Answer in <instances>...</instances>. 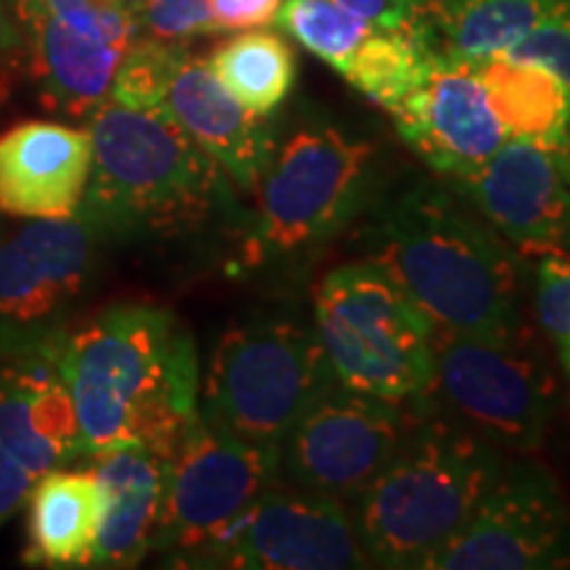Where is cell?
<instances>
[{
  "instance_id": "cell-1",
  "label": "cell",
  "mask_w": 570,
  "mask_h": 570,
  "mask_svg": "<svg viewBox=\"0 0 570 570\" xmlns=\"http://www.w3.org/2000/svg\"><path fill=\"white\" fill-rule=\"evenodd\" d=\"M48 356L75 399L85 454L140 444L173 458L198 407L190 331L156 304H114L63 333Z\"/></svg>"
},
{
  "instance_id": "cell-2",
  "label": "cell",
  "mask_w": 570,
  "mask_h": 570,
  "mask_svg": "<svg viewBox=\"0 0 570 570\" xmlns=\"http://www.w3.org/2000/svg\"><path fill=\"white\" fill-rule=\"evenodd\" d=\"M373 262L439 331L520 333V256L458 190L399 194L375 219Z\"/></svg>"
},
{
  "instance_id": "cell-3",
  "label": "cell",
  "mask_w": 570,
  "mask_h": 570,
  "mask_svg": "<svg viewBox=\"0 0 570 570\" xmlns=\"http://www.w3.org/2000/svg\"><path fill=\"white\" fill-rule=\"evenodd\" d=\"M88 122L92 164L77 217L98 240L173 238L230 202L219 164L164 106L127 109L106 98Z\"/></svg>"
},
{
  "instance_id": "cell-4",
  "label": "cell",
  "mask_w": 570,
  "mask_h": 570,
  "mask_svg": "<svg viewBox=\"0 0 570 570\" xmlns=\"http://www.w3.org/2000/svg\"><path fill=\"white\" fill-rule=\"evenodd\" d=\"M494 444L454 420H417L389 465L348 504L370 566L423 568L502 470Z\"/></svg>"
},
{
  "instance_id": "cell-5",
  "label": "cell",
  "mask_w": 570,
  "mask_h": 570,
  "mask_svg": "<svg viewBox=\"0 0 570 570\" xmlns=\"http://www.w3.org/2000/svg\"><path fill=\"white\" fill-rule=\"evenodd\" d=\"M315 331L341 386L425 417L436 391V327L375 262L327 273Z\"/></svg>"
},
{
  "instance_id": "cell-6",
  "label": "cell",
  "mask_w": 570,
  "mask_h": 570,
  "mask_svg": "<svg viewBox=\"0 0 570 570\" xmlns=\"http://www.w3.org/2000/svg\"><path fill=\"white\" fill-rule=\"evenodd\" d=\"M331 383L336 375L315 327L283 317L254 320L217 341L198 407L235 439L277 446Z\"/></svg>"
},
{
  "instance_id": "cell-7",
  "label": "cell",
  "mask_w": 570,
  "mask_h": 570,
  "mask_svg": "<svg viewBox=\"0 0 570 570\" xmlns=\"http://www.w3.org/2000/svg\"><path fill=\"white\" fill-rule=\"evenodd\" d=\"M436 391L454 423L497 449L533 452L558 410V381L537 352L512 336L439 331Z\"/></svg>"
},
{
  "instance_id": "cell-8",
  "label": "cell",
  "mask_w": 570,
  "mask_h": 570,
  "mask_svg": "<svg viewBox=\"0 0 570 570\" xmlns=\"http://www.w3.org/2000/svg\"><path fill=\"white\" fill-rule=\"evenodd\" d=\"M277 479V446L235 439L198 412L167 460L154 550L190 566Z\"/></svg>"
},
{
  "instance_id": "cell-9",
  "label": "cell",
  "mask_w": 570,
  "mask_h": 570,
  "mask_svg": "<svg viewBox=\"0 0 570 570\" xmlns=\"http://www.w3.org/2000/svg\"><path fill=\"white\" fill-rule=\"evenodd\" d=\"M373 161V146L338 127H302L291 135L256 188V244L291 254L336 233L365 198Z\"/></svg>"
},
{
  "instance_id": "cell-10",
  "label": "cell",
  "mask_w": 570,
  "mask_h": 570,
  "mask_svg": "<svg viewBox=\"0 0 570 570\" xmlns=\"http://www.w3.org/2000/svg\"><path fill=\"white\" fill-rule=\"evenodd\" d=\"M98 244L77 214L35 219L0 244V356L59 344L96 277Z\"/></svg>"
},
{
  "instance_id": "cell-11",
  "label": "cell",
  "mask_w": 570,
  "mask_h": 570,
  "mask_svg": "<svg viewBox=\"0 0 570 570\" xmlns=\"http://www.w3.org/2000/svg\"><path fill=\"white\" fill-rule=\"evenodd\" d=\"M423 417L331 383L277 444V475L309 494L352 504Z\"/></svg>"
},
{
  "instance_id": "cell-12",
  "label": "cell",
  "mask_w": 570,
  "mask_h": 570,
  "mask_svg": "<svg viewBox=\"0 0 570 570\" xmlns=\"http://www.w3.org/2000/svg\"><path fill=\"white\" fill-rule=\"evenodd\" d=\"M570 568V504L560 483L533 460L504 462L468 523L425 570Z\"/></svg>"
},
{
  "instance_id": "cell-13",
  "label": "cell",
  "mask_w": 570,
  "mask_h": 570,
  "mask_svg": "<svg viewBox=\"0 0 570 570\" xmlns=\"http://www.w3.org/2000/svg\"><path fill=\"white\" fill-rule=\"evenodd\" d=\"M190 566L348 570L367 568L370 562L346 504L309 494L277 479L223 537L196 554Z\"/></svg>"
},
{
  "instance_id": "cell-14",
  "label": "cell",
  "mask_w": 570,
  "mask_h": 570,
  "mask_svg": "<svg viewBox=\"0 0 570 570\" xmlns=\"http://www.w3.org/2000/svg\"><path fill=\"white\" fill-rule=\"evenodd\" d=\"M449 183L515 252H570V185L544 148L504 138L491 159Z\"/></svg>"
},
{
  "instance_id": "cell-15",
  "label": "cell",
  "mask_w": 570,
  "mask_h": 570,
  "mask_svg": "<svg viewBox=\"0 0 570 570\" xmlns=\"http://www.w3.org/2000/svg\"><path fill=\"white\" fill-rule=\"evenodd\" d=\"M391 117L402 140L446 180L481 167L508 138L473 63L441 53L423 82L391 109Z\"/></svg>"
},
{
  "instance_id": "cell-16",
  "label": "cell",
  "mask_w": 570,
  "mask_h": 570,
  "mask_svg": "<svg viewBox=\"0 0 570 570\" xmlns=\"http://www.w3.org/2000/svg\"><path fill=\"white\" fill-rule=\"evenodd\" d=\"M88 130L21 122L0 135V212L21 219H67L90 177Z\"/></svg>"
},
{
  "instance_id": "cell-17",
  "label": "cell",
  "mask_w": 570,
  "mask_h": 570,
  "mask_svg": "<svg viewBox=\"0 0 570 570\" xmlns=\"http://www.w3.org/2000/svg\"><path fill=\"white\" fill-rule=\"evenodd\" d=\"M0 446L35 479L85 454L75 399L48 354L0 356Z\"/></svg>"
},
{
  "instance_id": "cell-18",
  "label": "cell",
  "mask_w": 570,
  "mask_h": 570,
  "mask_svg": "<svg viewBox=\"0 0 570 570\" xmlns=\"http://www.w3.org/2000/svg\"><path fill=\"white\" fill-rule=\"evenodd\" d=\"M161 106L238 188H259L275 156L273 130L262 114L235 101L206 59L185 56Z\"/></svg>"
},
{
  "instance_id": "cell-19",
  "label": "cell",
  "mask_w": 570,
  "mask_h": 570,
  "mask_svg": "<svg viewBox=\"0 0 570 570\" xmlns=\"http://www.w3.org/2000/svg\"><path fill=\"white\" fill-rule=\"evenodd\" d=\"M85 458L106 497L90 568H135L154 550L167 460L140 444L96 449Z\"/></svg>"
},
{
  "instance_id": "cell-20",
  "label": "cell",
  "mask_w": 570,
  "mask_h": 570,
  "mask_svg": "<svg viewBox=\"0 0 570 570\" xmlns=\"http://www.w3.org/2000/svg\"><path fill=\"white\" fill-rule=\"evenodd\" d=\"M24 32L30 38L32 80L40 104L63 117L88 119L109 98L114 71L125 51L71 30L35 6Z\"/></svg>"
},
{
  "instance_id": "cell-21",
  "label": "cell",
  "mask_w": 570,
  "mask_h": 570,
  "mask_svg": "<svg viewBox=\"0 0 570 570\" xmlns=\"http://www.w3.org/2000/svg\"><path fill=\"white\" fill-rule=\"evenodd\" d=\"M27 562L46 568H90L106 510L101 483L90 470L56 468L35 479Z\"/></svg>"
},
{
  "instance_id": "cell-22",
  "label": "cell",
  "mask_w": 570,
  "mask_h": 570,
  "mask_svg": "<svg viewBox=\"0 0 570 570\" xmlns=\"http://www.w3.org/2000/svg\"><path fill=\"white\" fill-rule=\"evenodd\" d=\"M570 11V0H423V35L446 59L502 56L539 24Z\"/></svg>"
},
{
  "instance_id": "cell-23",
  "label": "cell",
  "mask_w": 570,
  "mask_h": 570,
  "mask_svg": "<svg viewBox=\"0 0 570 570\" xmlns=\"http://www.w3.org/2000/svg\"><path fill=\"white\" fill-rule=\"evenodd\" d=\"M487 101L508 138L554 154L570 135V92L552 71L504 56L473 63Z\"/></svg>"
},
{
  "instance_id": "cell-24",
  "label": "cell",
  "mask_w": 570,
  "mask_h": 570,
  "mask_svg": "<svg viewBox=\"0 0 570 570\" xmlns=\"http://www.w3.org/2000/svg\"><path fill=\"white\" fill-rule=\"evenodd\" d=\"M206 63L235 101L262 117L273 114L296 85V56L275 32L235 35L219 42Z\"/></svg>"
},
{
  "instance_id": "cell-25",
  "label": "cell",
  "mask_w": 570,
  "mask_h": 570,
  "mask_svg": "<svg viewBox=\"0 0 570 570\" xmlns=\"http://www.w3.org/2000/svg\"><path fill=\"white\" fill-rule=\"evenodd\" d=\"M436 56L420 32H370L338 75L391 111L423 82Z\"/></svg>"
},
{
  "instance_id": "cell-26",
  "label": "cell",
  "mask_w": 570,
  "mask_h": 570,
  "mask_svg": "<svg viewBox=\"0 0 570 570\" xmlns=\"http://www.w3.org/2000/svg\"><path fill=\"white\" fill-rule=\"evenodd\" d=\"M275 21L336 71L344 69L348 56L373 32L336 0H283Z\"/></svg>"
},
{
  "instance_id": "cell-27",
  "label": "cell",
  "mask_w": 570,
  "mask_h": 570,
  "mask_svg": "<svg viewBox=\"0 0 570 570\" xmlns=\"http://www.w3.org/2000/svg\"><path fill=\"white\" fill-rule=\"evenodd\" d=\"M188 48L185 42L156 38H135L111 80V101L127 109H156L164 104L169 82L180 67Z\"/></svg>"
},
{
  "instance_id": "cell-28",
  "label": "cell",
  "mask_w": 570,
  "mask_h": 570,
  "mask_svg": "<svg viewBox=\"0 0 570 570\" xmlns=\"http://www.w3.org/2000/svg\"><path fill=\"white\" fill-rule=\"evenodd\" d=\"M537 259L539 325L560 352L570 341V252H547Z\"/></svg>"
},
{
  "instance_id": "cell-29",
  "label": "cell",
  "mask_w": 570,
  "mask_h": 570,
  "mask_svg": "<svg viewBox=\"0 0 570 570\" xmlns=\"http://www.w3.org/2000/svg\"><path fill=\"white\" fill-rule=\"evenodd\" d=\"M138 27H146L151 38L167 42L217 32L206 0H148L138 13Z\"/></svg>"
},
{
  "instance_id": "cell-30",
  "label": "cell",
  "mask_w": 570,
  "mask_h": 570,
  "mask_svg": "<svg viewBox=\"0 0 570 570\" xmlns=\"http://www.w3.org/2000/svg\"><path fill=\"white\" fill-rule=\"evenodd\" d=\"M510 61L537 63L552 71L570 92V11L560 13L537 30H531L525 38H520L515 46L502 53Z\"/></svg>"
},
{
  "instance_id": "cell-31",
  "label": "cell",
  "mask_w": 570,
  "mask_h": 570,
  "mask_svg": "<svg viewBox=\"0 0 570 570\" xmlns=\"http://www.w3.org/2000/svg\"><path fill=\"white\" fill-rule=\"evenodd\" d=\"M373 32H420L423 0H336Z\"/></svg>"
},
{
  "instance_id": "cell-32",
  "label": "cell",
  "mask_w": 570,
  "mask_h": 570,
  "mask_svg": "<svg viewBox=\"0 0 570 570\" xmlns=\"http://www.w3.org/2000/svg\"><path fill=\"white\" fill-rule=\"evenodd\" d=\"M217 32H244L273 24L283 0H206Z\"/></svg>"
},
{
  "instance_id": "cell-33",
  "label": "cell",
  "mask_w": 570,
  "mask_h": 570,
  "mask_svg": "<svg viewBox=\"0 0 570 570\" xmlns=\"http://www.w3.org/2000/svg\"><path fill=\"white\" fill-rule=\"evenodd\" d=\"M35 483V475L13 454L0 446V525H6L17 515V510L27 502Z\"/></svg>"
},
{
  "instance_id": "cell-34",
  "label": "cell",
  "mask_w": 570,
  "mask_h": 570,
  "mask_svg": "<svg viewBox=\"0 0 570 570\" xmlns=\"http://www.w3.org/2000/svg\"><path fill=\"white\" fill-rule=\"evenodd\" d=\"M21 46H24V35H21L17 21L11 19V13L0 3V75L17 69Z\"/></svg>"
},
{
  "instance_id": "cell-35",
  "label": "cell",
  "mask_w": 570,
  "mask_h": 570,
  "mask_svg": "<svg viewBox=\"0 0 570 570\" xmlns=\"http://www.w3.org/2000/svg\"><path fill=\"white\" fill-rule=\"evenodd\" d=\"M0 3H3V9L11 13V19L17 21L19 30L24 32V24H27V17H30L32 0H0Z\"/></svg>"
},
{
  "instance_id": "cell-36",
  "label": "cell",
  "mask_w": 570,
  "mask_h": 570,
  "mask_svg": "<svg viewBox=\"0 0 570 570\" xmlns=\"http://www.w3.org/2000/svg\"><path fill=\"white\" fill-rule=\"evenodd\" d=\"M552 156H554V164H558L562 177H566V183L570 185V135H568V140L562 142V146Z\"/></svg>"
},
{
  "instance_id": "cell-37",
  "label": "cell",
  "mask_w": 570,
  "mask_h": 570,
  "mask_svg": "<svg viewBox=\"0 0 570 570\" xmlns=\"http://www.w3.org/2000/svg\"><path fill=\"white\" fill-rule=\"evenodd\" d=\"M146 3H148V0H119V6H122V9H127L130 13H135V19H138V13Z\"/></svg>"
},
{
  "instance_id": "cell-38",
  "label": "cell",
  "mask_w": 570,
  "mask_h": 570,
  "mask_svg": "<svg viewBox=\"0 0 570 570\" xmlns=\"http://www.w3.org/2000/svg\"><path fill=\"white\" fill-rule=\"evenodd\" d=\"M560 362H562V370H566V375H568V381H570V341L566 346L560 348Z\"/></svg>"
}]
</instances>
